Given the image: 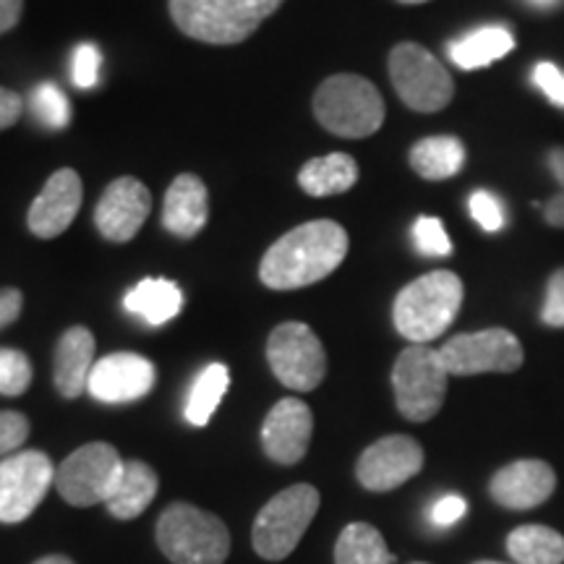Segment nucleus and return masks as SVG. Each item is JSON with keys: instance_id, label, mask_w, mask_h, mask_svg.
<instances>
[{"instance_id": "nucleus-27", "label": "nucleus", "mask_w": 564, "mask_h": 564, "mask_svg": "<svg viewBox=\"0 0 564 564\" xmlns=\"http://www.w3.org/2000/svg\"><path fill=\"white\" fill-rule=\"evenodd\" d=\"M394 556L384 544V535L369 523L343 528L335 544V564H392Z\"/></svg>"}, {"instance_id": "nucleus-32", "label": "nucleus", "mask_w": 564, "mask_h": 564, "mask_svg": "<svg viewBox=\"0 0 564 564\" xmlns=\"http://www.w3.org/2000/svg\"><path fill=\"white\" fill-rule=\"evenodd\" d=\"M100 66H102L100 47L91 45V42H82V45L74 51V66H70L76 87L79 89L95 87V84L100 82Z\"/></svg>"}, {"instance_id": "nucleus-35", "label": "nucleus", "mask_w": 564, "mask_h": 564, "mask_svg": "<svg viewBox=\"0 0 564 564\" xmlns=\"http://www.w3.org/2000/svg\"><path fill=\"white\" fill-rule=\"evenodd\" d=\"M546 162L549 171H552L556 183L562 186V192L546 202L544 217L552 228H564V147H554V150L546 154Z\"/></svg>"}, {"instance_id": "nucleus-13", "label": "nucleus", "mask_w": 564, "mask_h": 564, "mask_svg": "<svg viewBox=\"0 0 564 564\" xmlns=\"http://www.w3.org/2000/svg\"><path fill=\"white\" fill-rule=\"evenodd\" d=\"M423 468V447L413 436L392 434L373 442L358 457V484L369 491H392L411 481Z\"/></svg>"}, {"instance_id": "nucleus-44", "label": "nucleus", "mask_w": 564, "mask_h": 564, "mask_svg": "<svg viewBox=\"0 0 564 564\" xmlns=\"http://www.w3.org/2000/svg\"><path fill=\"white\" fill-rule=\"evenodd\" d=\"M398 3H405V6H419V3H429V0H398Z\"/></svg>"}, {"instance_id": "nucleus-42", "label": "nucleus", "mask_w": 564, "mask_h": 564, "mask_svg": "<svg viewBox=\"0 0 564 564\" xmlns=\"http://www.w3.org/2000/svg\"><path fill=\"white\" fill-rule=\"evenodd\" d=\"M525 3L533 6V9H539V11H554L562 0H525Z\"/></svg>"}, {"instance_id": "nucleus-2", "label": "nucleus", "mask_w": 564, "mask_h": 564, "mask_svg": "<svg viewBox=\"0 0 564 564\" xmlns=\"http://www.w3.org/2000/svg\"><path fill=\"white\" fill-rule=\"evenodd\" d=\"M463 306V280L455 272L436 270L413 280L398 293L392 322L411 345H429L453 327Z\"/></svg>"}, {"instance_id": "nucleus-37", "label": "nucleus", "mask_w": 564, "mask_h": 564, "mask_svg": "<svg viewBox=\"0 0 564 564\" xmlns=\"http://www.w3.org/2000/svg\"><path fill=\"white\" fill-rule=\"evenodd\" d=\"M533 84L546 95V100L554 108L564 110V70L556 68L554 63H539L533 68Z\"/></svg>"}, {"instance_id": "nucleus-30", "label": "nucleus", "mask_w": 564, "mask_h": 564, "mask_svg": "<svg viewBox=\"0 0 564 564\" xmlns=\"http://www.w3.org/2000/svg\"><path fill=\"white\" fill-rule=\"evenodd\" d=\"M32 384V364L26 352L17 348H0V394L19 398Z\"/></svg>"}, {"instance_id": "nucleus-39", "label": "nucleus", "mask_w": 564, "mask_h": 564, "mask_svg": "<svg viewBox=\"0 0 564 564\" xmlns=\"http://www.w3.org/2000/svg\"><path fill=\"white\" fill-rule=\"evenodd\" d=\"M21 112H24V100L13 89L0 87V131L17 126Z\"/></svg>"}, {"instance_id": "nucleus-23", "label": "nucleus", "mask_w": 564, "mask_h": 564, "mask_svg": "<svg viewBox=\"0 0 564 564\" xmlns=\"http://www.w3.org/2000/svg\"><path fill=\"white\" fill-rule=\"evenodd\" d=\"M123 306L152 327H160L181 314L183 291L173 280L147 278L126 293Z\"/></svg>"}, {"instance_id": "nucleus-11", "label": "nucleus", "mask_w": 564, "mask_h": 564, "mask_svg": "<svg viewBox=\"0 0 564 564\" xmlns=\"http://www.w3.org/2000/svg\"><path fill=\"white\" fill-rule=\"evenodd\" d=\"M440 358L449 377H476L518 371L525 361V352L510 329L491 327L453 337L440 348Z\"/></svg>"}, {"instance_id": "nucleus-31", "label": "nucleus", "mask_w": 564, "mask_h": 564, "mask_svg": "<svg viewBox=\"0 0 564 564\" xmlns=\"http://www.w3.org/2000/svg\"><path fill=\"white\" fill-rule=\"evenodd\" d=\"M413 241L423 257H449L453 253V241L440 217H419L413 225Z\"/></svg>"}, {"instance_id": "nucleus-26", "label": "nucleus", "mask_w": 564, "mask_h": 564, "mask_svg": "<svg viewBox=\"0 0 564 564\" xmlns=\"http://www.w3.org/2000/svg\"><path fill=\"white\" fill-rule=\"evenodd\" d=\"M507 552L518 564H562L564 535L546 525H520L507 539Z\"/></svg>"}, {"instance_id": "nucleus-24", "label": "nucleus", "mask_w": 564, "mask_h": 564, "mask_svg": "<svg viewBox=\"0 0 564 564\" xmlns=\"http://www.w3.org/2000/svg\"><path fill=\"white\" fill-rule=\"evenodd\" d=\"M358 181V165L350 154L335 152L327 158H314L301 167L299 186L308 196H337L350 192Z\"/></svg>"}, {"instance_id": "nucleus-46", "label": "nucleus", "mask_w": 564, "mask_h": 564, "mask_svg": "<svg viewBox=\"0 0 564 564\" xmlns=\"http://www.w3.org/2000/svg\"><path fill=\"white\" fill-rule=\"evenodd\" d=\"M413 564H426V562H413Z\"/></svg>"}, {"instance_id": "nucleus-21", "label": "nucleus", "mask_w": 564, "mask_h": 564, "mask_svg": "<svg viewBox=\"0 0 564 564\" xmlns=\"http://www.w3.org/2000/svg\"><path fill=\"white\" fill-rule=\"evenodd\" d=\"M160 489V478L152 465L141 460H126L121 481L116 484L110 499L105 502L108 512L118 520H133L154 502Z\"/></svg>"}, {"instance_id": "nucleus-19", "label": "nucleus", "mask_w": 564, "mask_h": 564, "mask_svg": "<svg viewBox=\"0 0 564 564\" xmlns=\"http://www.w3.org/2000/svg\"><path fill=\"white\" fill-rule=\"evenodd\" d=\"M95 369V337L87 327H70L55 345L53 382L66 400H76L87 390Z\"/></svg>"}, {"instance_id": "nucleus-18", "label": "nucleus", "mask_w": 564, "mask_h": 564, "mask_svg": "<svg viewBox=\"0 0 564 564\" xmlns=\"http://www.w3.org/2000/svg\"><path fill=\"white\" fill-rule=\"evenodd\" d=\"M556 489L554 468L544 460H514L497 470L489 484L491 499L507 510H533Z\"/></svg>"}, {"instance_id": "nucleus-4", "label": "nucleus", "mask_w": 564, "mask_h": 564, "mask_svg": "<svg viewBox=\"0 0 564 564\" xmlns=\"http://www.w3.org/2000/svg\"><path fill=\"white\" fill-rule=\"evenodd\" d=\"M314 116L335 137L366 139L382 129L384 100L364 76L335 74L316 89Z\"/></svg>"}, {"instance_id": "nucleus-7", "label": "nucleus", "mask_w": 564, "mask_h": 564, "mask_svg": "<svg viewBox=\"0 0 564 564\" xmlns=\"http://www.w3.org/2000/svg\"><path fill=\"white\" fill-rule=\"evenodd\" d=\"M447 379L449 373L440 358V348H429V345L405 348L392 369L398 411L413 423L432 421L447 398Z\"/></svg>"}, {"instance_id": "nucleus-41", "label": "nucleus", "mask_w": 564, "mask_h": 564, "mask_svg": "<svg viewBox=\"0 0 564 564\" xmlns=\"http://www.w3.org/2000/svg\"><path fill=\"white\" fill-rule=\"evenodd\" d=\"M24 0H0V34L11 32L19 24Z\"/></svg>"}, {"instance_id": "nucleus-28", "label": "nucleus", "mask_w": 564, "mask_h": 564, "mask_svg": "<svg viewBox=\"0 0 564 564\" xmlns=\"http://www.w3.org/2000/svg\"><path fill=\"white\" fill-rule=\"evenodd\" d=\"M230 387V371L225 364H212L204 369L188 392L186 400V421L192 426H207L217 405Z\"/></svg>"}, {"instance_id": "nucleus-5", "label": "nucleus", "mask_w": 564, "mask_h": 564, "mask_svg": "<svg viewBox=\"0 0 564 564\" xmlns=\"http://www.w3.org/2000/svg\"><path fill=\"white\" fill-rule=\"evenodd\" d=\"M158 544L173 564H223L230 554V533L217 514L178 502L160 514Z\"/></svg>"}, {"instance_id": "nucleus-12", "label": "nucleus", "mask_w": 564, "mask_h": 564, "mask_svg": "<svg viewBox=\"0 0 564 564\" xmlns=\"http://www.w3.org/2000/svg\"><path fill=\"white\" fill-rule=\"evenodd\" d=\"M55 484L51 457L40 449L13 453L0 460V523H24Z\"/></svg>"}, {"instance_id": "nucleus-8", "label": "nucleus", "mask_w": 564, "mask_h": 564, "mask_svg": "<svg viewBox=\"0 0 564 564\" xmlns=\"http://www.w3.org/2000/svg\"><path fill=\"white\" fill-rule=\"evenodd\" d=\"M390 79L400 100L415 112H440L455 97L449 70L436 55L415 42H400L398 47H392Z\"/></svg>"}, {"instance_id": "nucleus-15", "label": "nucleus", "mask_w": 564, "mask_h": 564, "mask_svg": "<svg viewBox=\"0 0 564 564\" xmlns=\"http://www.w3.org/2000/svg\"><path fill=\"white\" fill-rule=\"evenodd\" d=\"M152 212V194L137 178H118L105 188L102 199L97 202L95 225L112 243H129L141 230Z\"/></svg>"}, {"instance_id": "nucleus-3", "label": "nucleus", "mask_w": 564, "mask_h": 564, "mask_svg": "<svg viewBox=\"0 0 564 564\" xmlns=\"http://www.w3.org/2000/svg\"><path fill=\"white\" fill-rule=\"evenodd\" d=\"M282 3L285 0H167V9L186 37L207 45H238Z\"/></svg>"}, {"instance_id": "nucleus-25", "label": "nucleus", "mask_w": 564, "mask_h": 564, "mask_svg": "<svg viewBox=\"0 0 564 564\" xmlns=\"http://www.w3.org/2000/svg\"><path fill=\"white\" fill-rule=\"evenodd\" d=\"M465 147L455 137H426L411 150V167L423 181H447L463 171Z\"/></svg>"}, {"instance_id": "nucleus-34", "label": "nucleus", "mask_w": 564, "mask_h": 564, "mask_svg": "<svg viewBox=\"0 0 564 564\" xmlns=\"http://www.w3.org/2000/svg\"><path fill=\"white\" fill-rule=\"evenodd\" d=\"M30 436V419L17 411H0V455L17 453Z\"/></svg>"}, {"instance_id": "nucleus-43", "label": "nucleus", "mask_w": 564, "mask_h": 564, "mask_svg": "<svg viewBox=\"0 0 564 564\" xmlns=\"http://www.w3.org/2000/svg\"><path fill=\"white\" fill-rule=\"evenodd\" d=\"M32 564H76V562L68 560V556H63V554H51V556H42V560L32 562Z\"/></svg>"}, {"instance_id": "nucleus-38", "label": "nucleus", "mask_w": 564, "mask_h": 564, "mask_svg": "<svg viewBox=\"0 0 564 564\" xmlns=\"http://www.w3.org/2000/svg\"><path fill=\"white\" fill-rule=\"evenodd\" d=\"M465 512H468V502H465L463 497H457V494H447V497H442L440 502L432 507V523L440 528H449L455 525L457 520H463Z\"/></svg>"}, {"instance_id": "nucleus-14", "label": "nucleus", "mask_w": 564, "mask_h": 564, "mask_svg": "<svg viewBox=\"0 0 564 564\" xmlns=\"http://www.w3.org/2000/svg\"><path fill=\"white\" fill-rule=\"evenodd\" d=\"M154 379L158 371L150 358L139 352H110L91 369L87 392L108 405L133 403L152 392Z\"/></svg>"}, {"instance_id": "nucleus-36", "label": "nucleus", "mask_w": 564, "mask_h": 564, "mask_svg": "<svg viewBox=\"0 0 564 564\" xmlns=\"http://www.w3.org/2000/svg\"><path fill=\"white\" fill-rule=\"evenodd\" d=\"M541 322H544L546 327L564 329V267L549 278L544 308H541Z\"/></svg>"}, {"instance_id": "nucleus-1", "label": "nucleus", "mask_w": 564, "mask_h": 564, "mask_svg": "<svg viewBox=\"0 0 564 564\" xmlns=\"http://www.w3.org/2000/svg\"><path fill=\"white\" fill-rule=\"evenodd\" d=\"M348 246V232L340 223H303L270 246L259 264V280L272 291L308 288L343 264Z\"/></svg>"}, {"instance_id": "nucleus-17", "label": "nucleus", "mask_w": 564, "mask_h": 564, "mask_svg": "<svg viewBox=\"0 0 564 564\" xmlns=\"http://www.w3.org/2000/svg\"><path fill=\"white\" fill-rule=\"evenodd\" d=\"M82 196L84 188L79 173L70 171V167L55 171L51 178H47L42 194L32 202L30 215H26V225H30V230L37 238H42V241L58 238L61 232H66L68 225L74 223L76 212L82 209Z\"/></svg>"}, {"instance_id": "nucleus-20", "label": "nucleus", "mask_w": 564, "mask_h": 564, "mask_svg": "<svg viewBox=\"0 0 564 564\" xmlns=\"http://www.w3.org/2000/svg\"><path fill=\"white\" fill-rule=\"evenodd\" d=\"M162 225L178 238L199 236L207 225V186L192 173H183L171 183L162 207Z\"/></svg>"}, {"instance_id": "nucleus-33", "label": "nucleus", "mask_w": 564, "mask_h": 564, "mask_svg": "<svg viewBox=\"0 0 564 564\" xmlns=\"http://www.w3.org/2000/svg\"><path fill=\"white\" fill-rule=\"evenodd\" d=\"M470 215L481 225L486 232H497L505 228V212L499 199L489 192H474L470 194Z\"/></svg>"}, {"instance_id": "nucleus-45", "label": "nucleus", "mask_w": 564, "mask_h": 564, "mask_svg": "<svg viewBox=\"0 0 564 564\" xmlns=\"http://www.w3.org/2000/svg\"><path fill=\"white\" fill-rule=\"evenodd\" d=\"M474 564H505V562H474Z\"/></svg>"}, {"instance_id": "nucleus-22", "label": "nucleus", "mask_w": 564, "mask_h": 564, "mask_svg": "<svg viewBox=\"0 0 564 564\" xmlns=\"http://www.w3.org/2000/svg\"><path fill=\"white\" fill-rule=\"evenodd\" d=\"M514 47V37L507 26L491 24L481 26V30L468 32L465 37L449 42V58L457 68L476 70L486 68L491 63L507 58Z\"/></svg>"}, {"instance_id": "nucleus-10", "label": "nucleus", "mask_w": 564, "mask_h": 564, "mask_svg": "<svg viewBox=\"0 0 564 564\" xmlns=\"http://www.w3.org/2000/svg\"><path fill=\"white\" fill-rule=\"evenodd\" d=\"M267 361L280 384L295 392H312L327 373V352L314 329L303 322H285L267 340Z\"/></svg>"}, {"instance_id": "nucleus-40", "label": "nucleus", "mask_w": 564, "mask_h": 564, "mask_svg": "<svg viewBox=\"0 0 564 564\" xmlns=\"http://www.w3.org/2000/svg\"><path fill=\"white\" fill-rule=\"evenodd\" d=\"M21 306H24V295L17 288H0V329L19 319Z\"/></svg>"}, {"instance_id": "nucleus-9", "label": "nucleus", "mask_w": 564, "mask_h": 564, "mask_svg": "<svg viewBox=\"0 0 564 564\" xmlns=\"http://www.w3.org/2000/svg\"><path fill=\"white\" fill-rule=\"evenodd\" d=\"M126 460L108 442H91L70 453L55 470V489L68 505H105L121 481Z\"/></svg>"}, {"instance_id": "nucleus-29", "label": "nucleus", "mask_w": 564, "mask_h": 564, "mask_svg": "<svg viewBox=\"0 0 564 564\" xmlns=\"http://www.w3.org/2000/svg\"><path fill=\"white\" fill-rule=\"evenodd\" d=\"M32 110L47 129H66L70 121V105L66 95L51 82L37 84V89L32 91Z\"/></svg>"}, {"instance_id": "nucleus-6", "label": "nucleus", "mask_w": 564, "mask_h": 564, "mask_svg": "<svg viewBox=\"0 0 564 564\" xmlns=\"http://www.w3.org/2000/svg\"><path fill=\"white\" fill-rule=\"evenodd\" d=\"M319 505L322 497L312 484H295L291 489L274 494L253 520V552L267 562L291 556L319 512Z\"/></svg>"}, {"instance_id": "nucleus-16", "label": "nucleus", "mask_w": 564, "mask_h": 564, "mask_svg": "<svg viewBox=\"0 0 564 564\" xmlns=\"http://www.w3.org/2000/svg\"><path fill=\"white\" fill-rule=\"evenodd\" d=\"M314 415L299 398H285L272 408L262 426V447L270 460L295 465L306 457L312 444Z\"/></svg>"}]
</instances>
